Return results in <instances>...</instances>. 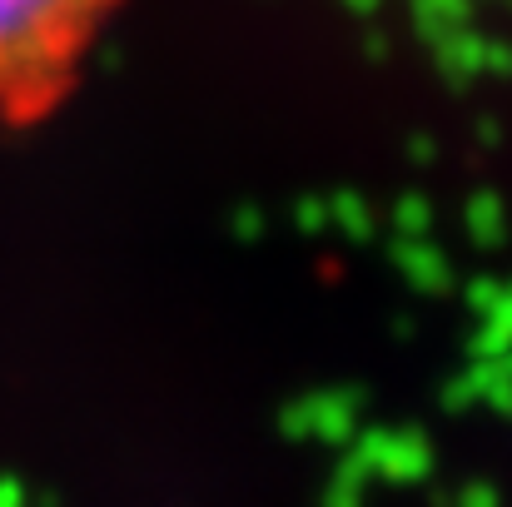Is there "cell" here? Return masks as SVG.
Masks as SVG:
<instances>
[{"mask_svg":"<svg viewBox=\"0 0 512 507\" xmlns=\"http://www.w3.org/2000/svg\"><path fill=\"white\" fill-rule=\"evenodd\" d=\"M120 0H0V120L35 125L75 85Z\"/></svg>","mask_w":512,"mask_h":507,"instance_id":"6da1fadb","label":"cell"}]
</instances>
